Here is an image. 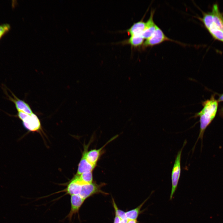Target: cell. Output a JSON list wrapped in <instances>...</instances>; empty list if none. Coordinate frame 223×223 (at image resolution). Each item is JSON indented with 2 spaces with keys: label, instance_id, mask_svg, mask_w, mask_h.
I'll return each instance as SVG.
<instances>
[{
  "label": "cell",
  "instance_id": "1",
  "mask_svg": "<svg viewBox=\"0 0 223 223\" xmlns=\"http://www.w3.org/2000/svg\"><path fill=\"white\" fill-rule=\"evenodd\" d=\"M199 18L213 39L223 43V13L218 5L214 4L211 11L203 12Z\"/></svg>",
  "mask_w": 223,
  "mask_h": 223
},
{
  "label": "cell",
  "instance_id": "2",
  "mask_svg": "<svg viewBox=\"0 0 223 223\" xmlns=\"http://www.w3.org/2000/svg\"><path fill=\"white\" fill-rule=\"evenodd\" d=\"M218 102L215 98V95H212L209 99L202 102L203 108L199 112L196 113L193 117H199L200 129L199 134L193 150L199 139H200L202 144L204 133L207 127L211 123L216 115L218 105Z\"/></svg>",
  "mask_w": 223,
  "mask_h": 223
},
{
  "label": "cell",
  "instance_id": "3",
  "mask_svg": "<svg viewBox=\"0 0 223 223\" xmlns=\"http://www.w3.org/2000/svg\"><path fill=\"white\" fill-rule=\"evenodd\" d=\"M186 143L185 140L181 148L178 152L174 161L171 172L172 187L170 196L171 200L177 190L181 174V159L182 150Z\"/></svg>",
  "mask_w": 223,
  "mask_h": 223
},
{
  "label": "cell",
  "instance_id": "4",
  "mask_svg": "<svg viewBox=\"0 0 223 223\" xmlns=\"http://www.w3.org/2000/svg\"><path fill=\"white\" fill-rule=\"evenodd\" d=\"M17 116L22 121L25 128L31 132H38L41 129L40 120L37 116L33 113L29 114L18 112Z\"/></svg>",
  "mask_w": 223,
  "mask_h": 223
},
{
  "label": "cell",
  "instance_id": "5",
  "mask_svg": "<svg viewBox=\"0 0 223 223\" xmlns=\"http://www.w3.org/2000/svg\"><path fill=\"white\" fill-rule=\"evenodd\" d=\"M166 41H172L179 44H181L167 37L162 30L157 25L153 34L144 42L143 46L144 47L152 46Z\"/></svg>",
  "mask_w": 223,
  "mask_h": 223
},
{
  "label": "cell",
  "instance_id": "6",
  "mask_svg": "<svg viewBox=\"0 0 223 223\" xmlns=\"http://www.w3.org/2000/svg\"><path fill=\"white\" fill-rule=\"evenodd\" d=\"M104 184H98L94 182L90 184H82L79 195L85 199L95 194L99 193L106 194L101 189Z\"/></svg>",
  "mask_w": 223,
  "mask_h": 223
},
{
  "label": "cell",
  "instance_id": "7",
  "mask_svg": "<svg viewBox=\"0 0 223 223\" xmlns=\"http://www.w3.org/2000/svg\"><path fill=\"white\" fill-rule=\"evenodd\" d=\"M85 200V199L79 195H73L71 196V209L69 213L66 216V217L69 221L72 220L74 215L78 212L80 208Z\"/></svg>",
  "mask_w": 223,
  "mask_h": 223
},
{
  "label": "cell",
  "instance_id": "8",
  "mask_svg": "<svg viewBox=\"0 0 223 223\" xmlns=\"http://www.w3.org/2000/svg\"><path fill=\"white\" fill-rule=\"evenodd\" d=\"M90 143L85 145L84 150L82 153L81 158L79 164L77 172L76 175H79L83 173L88 171H92L95 167L90 164L86 159V155Z\"/></svg>",
  "mask_w": 223,
  "mask_h": 223
},
{
  "label": "cell",
  "instance_id": "9",
  "mask_svg": "<svg viewBox=\"0 0 223 223\" xmlns=\"http://www.w3.org/2000/svg\"><path fill=\"white\" fill-rule=\"evenodd\" d=\"M116 137V136L112 138L104 146L99 149H92L89 151H88L86 155V159L88 162L95 167L101 155L103 149L107 144L112 141Z\"/></svg>",
  "mask_w": 223,
  "mask_h": 223
},
{
  "label": "cell",
  "instance_id": "10",
  "mask_svg": "<svg viewBox=\"0 0 223 223\" xmlns=\"http://www.w3.org/2000/svg\"><path fill=\"white\" fill-rule=\"evenodd\" d=\"M155 13L154 10L151 11L150 16L146 22V27L142 35L144 39H147L150 38L154 33L157 25L153 20V16Z\"/></svg>",
  "mask_w": 223,
  "mask_h": 223
},
{
  "label": "cell",
  "instance_id": "11",
  "mask_svg": "<svg viewBox=\"0 0 223 223\" xmlns=\"http://www.w3.org/2000/svg\"><path fill=\"white\" fill-rule=\"evenodd\" d=\"M14 98H10V99L15 104L18 112H20L29 114L33 112L29 105L23 100L17 98L13 94Z\"/></svg>",
  "mask_w": 223,
  "mask_h": 223
},
{
  "label": "cell",
  "instance_id": "12",
  "mask_svg": "<svg viewBox=\"0 0 223 223\" xmlns=\"http://www.w3.org/2000/svg\"><path fill=\"white\" fill-rule=\"evenodd\" d=\"M83 184L78 181L74 177L69 182L66 189L63 191L66 192V194L70 196L79 195L80 194L81 184Z\"/></svg>",
  "mask_w": 223,
  "mask_h": 223
},
{
  "label": "cell",
  "instance_id": "13",
  "mask_svg": "<svg viewBox=\"0 0 223 223\" xmlns=\"http://www.w3.org/2000/svg\"><path fill=\"white\" fill-rule=\"evenodd\" d=\"M146 23L143 20L134 23L126 31L130 36L142 34L146 27Z\"/></svg>",
  "mask_w": 223,
  "mask_h": 223
},
{
  "label": "cell",
  "instance_id": "14",
  "mask_svg": "<svg viewBox=\"0 0 223 223\" xmlns=\"http://www.w3.org/2000/svg\"><path fill=\"white\" fill-rule=\"evenodd\" d=\"M150 195L142 203L135 208L125 212L126 215L128 219L137 220L139 215L143 211H141V208L149 198Z\"/></svg>",
  "mask_w": 223,
  "mask_h": 223
},
{
  "label": "cell",
  "instance_id": "15",
  "mask_svg": "<svg viewBox=\"0 0 223 223\" xmlns=\"http://www.w3.org/2000/svg\"><path fill=\"white\" fill-rule=\"evenodd\" d=\"M74 177L82 184H90L93 182L92 171L85 172L79 175H76Z\"/></svg>",
  "mask_w": 223,
  "mask_h": 223
},
{
  "label": "cell",
  "instance_id": "16",
  "mask_svg": "<svg viewBox=\"0 0 223 223\" xmlns=\"http://www.w3.org/2000/svg\"><path fill=\"white\" fill-rule=\"evenodd\" d=\"M144 39L142 34L133 35L130 36L125 42L132 47H138L143 44Z\"/></svg>",
  "mask_w": 223,
  "mask_h": 223
},
{
  "label": "cell",
  "instance_id": "17",
  "mask_svg": "<svg viewBox=\"0 0 223 223\" xmlns=\"http://www.w3.org/2000/svg\"><path fill=\"white\" fill-rule=\"evenodd\" d=\"M112 202L113 206L115 211V215L120 217L125 223H126L128 219L126 217L125 212L118 209L113 199H112Z\"/></svg>",
  "mask_w": 223,
  "mask_h": 223
},
{
  "label": "cell",
  "instance_id": "18",
  "mask_svg": "<svg viewBox=\"0 0 223 223\" xmlns=\"http://www.w3.org/2000/svg\"><path fill=\"white\" fill-rule=\"evenodd\" d=\"M10 26L7 24L0 25V38L10 28Z\"/></svg>",
  "mask_w": 223,
  "mask_h": 223
},
{
  "label": "cell",
  "instance_id": "19",
  "mask_svg": "<svg viewBox=\"0 0 223 223\" xmlns=\"http://www.w3.org/2000/svg\"><path fill=\"white\" fill-rule=\"evenodd\" d=\"M121 220L118 216L115 215L114 219V223H120Z\"/></svg>",
  "mask_w": 223,
  "mask_h": 223
},
{
  "label": "cell",
  "instance_id": "20",
  "mask_svg": "<svg viewBox=\"0 0 223 223\" xmlns=\"http://www.w3.org/2000/svg\"><path fill=\"white\" fill-rule=\"evenodd\" d=\"M217 100L218 103L223 102V93L219 95V98Z\"/></svg>",
  "mask_w": 223,
  "mask_h": 223
},
{
  "label": "cell",
  "instance_id": "21",
  "mask_svg": "<svg viewBox=\"0 0 223 223\" xmlns=\"http://www.w3.org/2000/svg\"><path fill=\"white\" fill-rule=\"evenodd\" d=\"M126 223H138L137 220L128 219Z\"/></svg>",
  "mask_w": 223,
  "mask_h": 223
},
{
  "label": "cell",
  "instance_id": "22",
  "mask_svg": "<svg viewBox=\"0 0 223 223\" xmlns=\"http://www.w3.org/2000/svg\"><path fill=\"white\" fill-rule=\"evenodd\" d=\"M120 223H125L123 220H121Z\"/></svg>",
  "mask_w": 223,
  "mask_h": 223
}]
</instances>
